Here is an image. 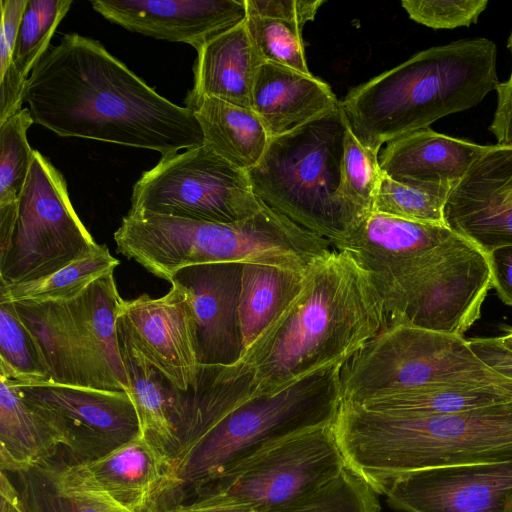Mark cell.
I'll use <instances>...</instances> for the list:
<instances>
[{"label":"cell","mask_w":512,"mask_h":512,"mask_svg":"<svg viewBox=\"0 0 512 512\" xmlns=\"http://www.w3.org/2000/svg\"><path fill=\"white\" fill-rule=\"evenodd\" d=\"M241 263H209L179 270L170 283L187 292L201 365H232L243 355L239 321Z\"/></svg>","instance_id":"cell-17"},{"label":"cell","mask_w":512,"mask_h":512,"mask_svg":"<svg viewBox=\"0 0 512 512\" xmlns=\"http://www.w3.org/2000/svg\"><path fill=\"white\" fill-rule=\"evenodd\" d=\"M347 127L340 101L293 131L270 138L260 161L247 171L264 204L332 245L362 220L339 194Z\"/></svg>","instance_id":"cell-7"},{"label":"cell","mask_w":512,"mask_h":512,"mask_svg":"<svg viewBox=\"0 0 512 512\" xmlns=\"http://www.w3.org/2000/svg\"><path fill=\"white\" fill-rule=\"evenodd\" d=\"M506 512H512V498L506 504Z\"/></svg>","instance_id":"cell-49"},{"label":"cell","mask_w":512,"mask_h":512,"mask_svg":"<svg viewBox=\"0 0 512 512\" xmlns=\"http://www.w3.org/2000/svg\"><path fill=\"white\" fill-rule=\"evenodd\" d=\"M120 349L156 369L174 388L196 384L199 362L185 289L172 282L164 296L121 300L116 312Z\"/></svg>","instance_id":"cell-14"},{"label":"cell","mask_w":512,"mask_h":512,"mask_svg":"<svg viewBox=\"0 0 512 512\" xmlns=\"http://www.w3.org/2000/svg\"><path fill=\"white\" fill-rule=\"evenodd\" d=\"M487 256L492 287L505 304L512 306V246L495 249Z\"/></svg>","instance_id":"cell-44"},{"label":"cell","mask_w":512,"mask_h":512,"mask_svg":"<svg viewBox=\"0 0 512 512\" xmlns=\"http://www.w3.org/2000/svg\"><path fill=\"white\" fill-rule=\"evenodd\" d=\"M263 63L245 21L218 35L197 50L194 84L184 100L185 107L209 97L251 109L255 77Z\"/></svg>","instance_id":"cell-22"},{"label":"cell","mask_w":512,"mask_h":512,"mask_svg":"<svg viewBox=\"0 0 512 512\" xmlns=\"http://www.w3.org/2000/svg\"><path fill=\"white\" fill-rule=\"evenodd\" d=\"M72 4L71 0H28L12 55L14 68L22 79H28L49 49L56 28Z\"/></svg>","instance_id":"cell-33"},{"label":"cell","mask_w":512,"mask_h":512,"mask_svg":"<svg viewBox=\"0 0 512 512\" xmlns=\"http://www.w3.org/2000/svg\"><path fill=\"white\" fill-rule=\"evenodd\" d=\"M378 158V153L360 144L348 124L343 142L339 194L361 218L372 211L375 194L382 177Z\"/></svg>","instance_id":"cell-36"},{"label":"cell","mask_w":512,"mask_h":512,"mask_svg":"<svg viewBox=\"0 0 512 512\" xmlns=\"http://www.w3.org/2000/svg\"><path fill=\"white\" fill-rule=\"evenodd\" d=\"M106 245L98 244L84 257L53 274L35 281L0 287V301L43 303L70 301L80 295L92 282L119 265Z\"/></svg>","instance_id":"cell-31"},{"label":"cell","mask_w":512,"mask_h":512,"mask_svg":"<svg viewBox=\"0 0 512 512\" xmlns=\"http://www.w3.org/2000/svg\"><path fill=\"white\" fill-rule=\"evenodd\" d=\"M11 474L20 512H130L103 495L66 490L53 460Z\"/></svg>","instance_id":"cell-30"},{"label":"cell","mask_w":512,"mask_h":512,"mask_svg":"<svg viewBox=\"0 0 512 512\" xmlns=\"http://www.w3.org/2000/svg\"><path fill=\"white\" fill-rule=\"evenodd\" d=\"M508 47L510 48L511 53H512V33L510 34L509 39H508ZM509 79H512V70H511V75H510Z\"/></svg>","instance_id":"cell-48"},{"label":"cell","mask_w":512,"mask_h":512,"mask_svg":"<svg viewBox=\"0 0 512 512\" xmlns=\"http://www.w3.org/2000/svg\"><path fill=\"white\" fill-rule=\"evenodd\" d=\"M446 199L444 195L397 182L382 173L371 212L409 221L445 225L443 210Z\"/></svg>","instance_id":"cell-37"},{"label":"cell","mask_w":512,"mask_h":512,"mask_svg":"<svg viewBox=\"0 0 512 512\" xmlns=\"http://www.w3.org/2000/svg\"><path fill=\"white\" fill-rule=\"evenodd\" d=\"M501 329L505 334L499 336L498 339L505 348L512 352V326L503 325Z\"/></svg>","instance_id":"cell-47"},{"label":"cell","mask_w":512,"mask_h":512,"mask_svg":"<svg viewBox=\"0 0 512 512\" xmlns=\"http://www.w3.org/2000/svg\"><path fill=\"white\" fill-rule=\"evenodd\" d=\"M305 273L277 266L243 264L239 298L243 354L296 297Z\"/></svg>","instance_id":"cell-27"},{"label":"cell","mask_w":512,"mask_h":512,"mask_svg":"<svg viewBox=\"0 0 512 512\" xmlns=\"http://www.w3.org/2000/svg\"><path fill=\"white\" fill-rule=\"evenodd\" d=\"M245 26L264 62L311 74L305 58L302 27L258 16H247Z\"/></svg>","instance_id":"cell-38"},{"label":"cell","mask_w":512,"mask_h":512,"mask_svg":"<svg viewBox=\"0 0 512 512\" xmlns=\"http://www.w3.org/2000/svg\"><path fill=\"white\" fill-rule=\"evenodd\" d=\"M0 377L14 386L49 383V370L37 340L13 302L0 301Z\"/></svg>","instance_id":"cell-32"},{"label":"cell","mask_w":512,"mask_h":512,"mask_svg":"<svg viewBox=\"0 0 512 512\" xmlns=\"http://www.w3.org/2000/svg\"><path fill=\"white\" fill-rule=\"evenodd\" d=\"M492 145L418 130L393 141L380 154L381 172L393 180L448 196L472 164Z\"/></svg>","instance_id":"cell-20"},{"label":"cell","mask_w":512,"mask_h":512,"mask_svg":"<svg viewBox=\"0 0 512 512\" xmlns=\"http://www.w3.org/2000/svg\"><path fill=\"white\" fill-rule=\"evenodd\" d=\"M402 7L417 23L433 29H453L477 22L487 0H403Z\"/></svg>","instance_id":"cell-40"},{"label":"cell","mask_w":512,"mask_h":512,"mask_svg":"<svg viewBox=\"0 0 512 512\" xmlns=\"http://www.w3.org/2000/svg\"><path fill=\"white\" fill-rule=\"evenodd\" d=\"M339 103L324 81L269 62L259 67L251 95V109L270 138L293 131Z\"/></svg>","instance_id":"cell-21"},{"label":"cell","mask_w":512,"mask_h":512,"mask_svg":"<svg viewBox=\"0 0 512 512\" xmlns=\"http://www.w3.org/2000/svg\"><path fill=\"white\" fill-rule=\"evenodd\" d=\"M166 460L143 436L89 462L59 465L69 491L103 495L130 512H149Z\"/></svg>","instance_id":"cell-19"},{"label":"cell","mask_w":512,"mask_h":512,"mask_svg":"<svg viewBox=\"0 0 512 512\" xmlns=\"http://www.w3.org/2000/svg\"><path fill=\"white\" fill-rule=\"evenodd\" d=\"M345 467L332 423L291 435L248 457L207 484L194 500L224 495L262 512L319 489Z\"/></svg>","instance_id":"cell-11"},{"label":"cell","mask_w":512,"mask_h":512,"mask_svg":"<svg viewBox=\"0 0 512 512\" xmlns=\"http://www.w3.org/2000/svg\"><path fill=\"white\" fill-rule=\"evenodd\" d=\"M335 363L270 394L257 393L242 362L199 365L196 384L174 388L177 438L149 512L192 502L211 481L259 451L301 431L332 424L342 403Z\"/></svg>","instance_id":"cell-1"},{"label":"cell","mask_w":512,"mask_h":512,"mask_svg":"<svg viewBox=\"0 0 512 512\" xmlns=\"http://www.w3.org/2000/svg\"><path fill=\"white\" fill-rule=\"evenodd\" d=\"M34 123L24 108L0 124V206L17 204L33 162L27 131Z\"/></svg>","instance_id":"cell-35"},{"label":"cell","mask_w":512,"mask_h":512,"mask_svg":"<svg viewBox=\"0 0 512 512\" xmlns=\"http://www.w3.org/2000/svg\"><path fill=\"white\" fill-rule=\"evenodd\" d=\"M324 0H245L247 16L271 18L303 26L312 21Z\"/></svg>","instance_id":"cell-41"},{"label":"cell","mask_w":512,"mask_h":512,"mask_svg":"<svg viewBox=\"0 0 512 512\" xmlns=\"http://www.w3.org/2000/svg\"><path fill=\"white\" fill-rule=\"evenodd\" d=\"M189 109L200 124L203 144L217 155L245 171L260 161L270 137L251 109L209 97Z\"/></svg>","instance_id":"cell-25"},{"label":"cell","mask_w":512,"mask_h":512,"mask_svg":"<svg viewBox=\"0 0 512 512\" xmlns=\"http://www.w3.org/2000/svg\"><path fill=\"white\" fill-rule=\"evenodd\" d=\"M164 512H258L252 506L224 495H213Z\"/></svg>","instance_id":"cell-45"},{"label":"cell","mask_w":512,"mask_h":512,"mask_svg":"<svg viewBox=\"0 0 512 512\" xmlns=\"http://www.w3.org/2000/svg\"><path fill=\"white\" fill-rule=\"evenodd\" d=\"M332 246L369 273L392 322L463 336L492 288L487 254L444 224L370 212Z\"/></svg>","instance_id":"cell-3"},{"label":"cell","mask_w":512,"mask_h":512,"mask_svg":"<svg viewBox=\"0 0 512 512\" xmlns=\"http://www.w3.org/2000/svg\"><path fill=\"white\" fill-rule=\"evenodd\" d=\"M401 512H506L512 498V459L423 470L384 494Z\"/></svg>","instance_id":"cell-15"},{"label":"cell","mask_w":512,"mask_h":512,"mask_svg":"<svg viewBox=\"0 0 512 512\" xmlns=\"http://www.w3.org/2000/svg\"><path fill=\"white\" fill-rule=\"evenodd\" d=\"M507 402H512V383L430 387L377 397L357 406L378 412L440 415Z\"/></svg>","instance_id":"cell-28"},{"label":"cell","mask_w":512,"mask_h":512,"mask_svg":"<svg viewBox=\"0 0 512 512\" xmlns=\"http://www.w3.org/2000/svg\"><path fill=\"white\" fill-rule=\"evenodd\" d=\"M0 512H20L17 505L16 488L8 473L1 470L0 476Z\"/></svg>","instance_id":"cell-46"},{"label":"cell","mask_w":512,"mask_h":512,"mask_svg":"<svg viewBox=\"0 0 512 512\" xmlns=\"http://www.w3.org/2000/svg\"><path fill=\"white\" fill-rule=\"evenodd\" d=\"M92 8L131 32L197 51L247 18L245 0H94Z\"/></svg>","instance_id":"cell-18"},{"label":"cell","mask_w":512,"mask_h":512,"mask_svg":"<svg viewBox=\"0 0 512 512\" xmlns=\"http://www.w3.org/2000/svg\"><path fill=\"white\" fill-rule=\"evenodd\" d=\"M377 494L348 467L298 499L262 512H381Z\"/></svg>","instance_id":"cell-34"},{"label":"cell","mask_w":512,"mask_h":512,"mask_svg":"<svg viewBox=\"0 0 512 512\" xmlns=\"http://www.w3.org/2000/svg\"><path fill=\"white\" fill-rule=\"evenodd\" d=\"M61 442L46 422L0 377V467L14 473L53 460Z\"/></svg>","instance_id":"cell-26"},{"label":"cell","mask_w":512,"mask_h":512,"mask_svg":"<svg viewBox=\"0 0 512 512\" xmlns=\"http://www.w3.org/2000/svg\"><path fill=\"white\" fill-rule=\"evenodd\" d=\"M385 322L384 299L369 273L333 248L306 271L299 293L239 361L253 372L257 393H274L344 362Z\"/></svg>","instance_id":"cell-4"},{"label":"cell","mask_w":512,"mask_h":512,"mask_svg":"<svg viewBox=\"0 0 512 512\" xmlns=\"http://www.w3.org/2000/svg\"><path fill=\"white\" fill-rule=\"evenodd\" d=\"M121 354L141 434L167 461L177 445L171 416L173 386L146 362L122 350Z\"/></svg>","instance_id":"cell-29"},{"label":"cell","mask_w":512,"mask_h":512,"mask_svg":"<svg viewBox=\"0 0 512 512\" xmlns=\"http://www.w3.org/2000/svg\"><path fill=\"white\" fill-rule=\"evenodd\" d=\"M49 370V383L104 389L66 301L14 303Z\"/></svg>","instance_id":"cell-23"},{"label":"cell","mask_w":512,"mask_h":512,"mask_svg":"<svg viewBox=\"0 0 512 512\" xmlns=\"http://www.w3.org/2000/svg\"><path fill=\"white\" fill-rule=\"evenodd\" d=\"M117 251L161 279L209 263L255 261L260 235L249 220L222 224L131 210L114 233Z\"/></svg>","instance_id":"cell-12"},{"label":"cell","mask_w":512,"mask_h":512,"mask_svg":"<svg viewBox=\"0 0 512 512\" xmlns=\"http://www.w3.org/2000/svg\"><path fill=\"white\" fill-rule=\"evenodd\" d=\"M97 245L72 206L64 176L34 150L12 237L0 253V287L47 277Z\"/></svg>","instance_id":"cell-9"},{"label":"cell","mask_w":512,"mask_h":512,"mask_svg":"<svg viewBox=\"0 0 512 512\" xmlns=\"http://www.w3.org/2000/svg\"><path fill=\"white\" fill-rule=\"evenodd\" d=\"M462 335L386 321L340 368L342 403L442 386L506 385Z\"/></svg>","instance_id":"cell-8"},{"label":"cell","mask_w":512,"mask_h":512,"mask_svg":"<svg viewBox=\"0 0 512 512\" xmlns=\"http://www.w3.org/2000/svg\"><path fill=\"white\" fill-rule=\"evenodd\" d=\"M496 61L486 38L431 47L353 88L341 106L360 144L379 153L384 143L479 104L499 82Z\"/></svg>","instance_id":"cell-6"},{"label":"cell","mask_w":512,"mask_h":512,"mask_svg":"<svg viewBox=\"0 0 512 512\" xmlns=\"http://www.w3.org/2000/svg\"><path fill=\"white\" fill-rule=\"evenodd\" d=\"M14 387L57 435L70 457L67 464L100 459L142 436L126 391L52 383Z\"/></svg>","instance_id":"cell-13"},{"label":"cell","mask_w":512,"mask_h":512,"mask_svg":"<svg viewBox=\"0 0 512 512\" xmlns=\"http://www.w3.org/2000/svg\"><path fill=\"white\" fill-rule=\"evenodd\" d=\"M444 222L487 255L512 246V148L492 145L449 192Z\"/></svg>","instance_id":"cell-16"},{"label":"cell","mask_w":512,"mask_h":512,"mask_svg":"<svg viewBox=\"0 0 512 512\" xmlns=\"http://www.w3.org/2000/svg\"><path fill=\"white\" fill-rule=\"evenodd\" d=\"M474 353L492 370L512 380V352L498 337H477L468 340Z\"/></svg>","instance_id":"cell-43"},{"label":"cell","mask_w":512,"mask_h":512,"mask_svg":"<svg viewBox=\"0 0 512 512\" xmlns=\"http://www.w3.org/2000/svg\"><path fill=\"white\" fill-rule=\"evenodd\" d=\"M257 197L247 171L207 146L161 157L134 184L131 210L230 224L257 214Z\"/></svg>","instance_id":"cell-10"},{"label":"cell","mask_w":512,"mask_h":512,"mask_svg":"<svg viewBox=\"0 0 512 512\" xmlns=\"http://www.w3.org/2000/svg\"><path fill=\"white\" fill-rule=\"evenodd\" d=\"M121 300L111 272L66 302L103 388L129 393L116 327Z\"/></svg>","instance_id":"cell-24"},{"label":"cell","mask_w":512,"mask_h":512,"mask_svg":"<svg viewBox=\"0 0 512 512\" xmlns=\"http://www.w3.org/2000/svg\"><path fill=\"white\" fill-rule=\"evenodd\" d=\"M28 0H1L0 124L21 109L27 80L16 72L12 55Z\"/></svg>","instance_id":"cell-39"},{"label":"cell","mask_w":512,"mask_h":512,"mask_svg":"<svg viewBox=\"0 0 512 512\" xmlns=\"http://www.w3.org/2000/svg\"><path fill=\"white\" fill-rule=\"evenodd\" d=\"M333 429L346 467L376 494L415 472L512 459V402L440 415L341 403Z\"/></svg>","instance_id":"cell-5"},{"label":"cell","mask_w":512,"mask_h":512,"mask_svg":"<svg viewBox=\"0 0 512 512\" xmlns=\"http://www.w3.org/2000/svg\"><path fill=\"white\" fill-rule=\"evenodd\" d=\"M497 107L489 130L497 139V146L512 148V79L498 82Z\"/></svg>","instance_id":"cell-42"},{"label":"cell","mask_w":512,"mask_h":512,"mask_svg":"<svg viewBox=\"0 0 512 512\" xmlns=\"http://www.w3.org/2000/svg\"><path fill=\"white\" fill-rule=\"evenodd\" d=\"M24 102L60 137L149 149L166 157L203 145L193 110L158 94L97 40L65 34L30 73Z\"/></svg>","instance_id":"cell-2"}]
</instances>
